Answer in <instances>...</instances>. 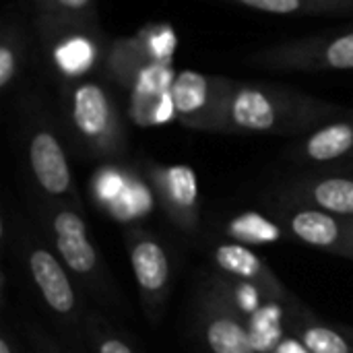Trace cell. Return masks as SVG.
<instances>
[{
	"label": "cell",
	"mask_w": 353,
	"mask_h": 353,
	"mask_svg": "<svg viewBox=\"0 0 353 353\" xmlns=\"http://www.w3.org/2000/svg\"><path fill=\"white\" fill-rule=\"evenodd\" d=\"M99 353H132V350L126 343H122L120 339H105L99 345Z\"/></svg>",
	"instance_id": "603a6c76"
},
{
	"label": "cell",
	"mask_w": 353,
	"mask_h": 353,
	"mask_svg": "<svg viewBox=\"0 0 353 353\" xmlns=\"http://www.w3.org/2000/svg\"><path fill=\"white\" fill-rule=\"evenodd\" d=\"M232 81L219 74L180 70L170 89L176 118L192 130H223Z\"/></svg>",
	"instance_id": "5b68a950"
},
{
	"label": "cell",
	"mask_w": 353,
	"mask_h": 353,
	"mask_svg": "<svg viewBox=\"0 0 353 353\" xmlns=\"http://www.w3.org/2000/svg\"><path fill=\"white\" fill-rule=\"evenodd\" d=\"M176 50L178 33L170 23H147L108 46L103 72L128 95L168 93L178 74L174 70Z\"/></svg>",
	"instance_id": "7a4b0ae2"
},
{
	"label": "cell",
	"mask_w": 353,
	"mask_h": 353,
	"mask_svg": "<svg viewBox=\"0 0 353 353\" xmlns=\"http://www.w3.org/2000/svg\"><path fill=\"white\" fill-rule=\"evenodd\" d=\"M122 188V180L118 174H103L99 180V192L103 196H116Z\"/></svg>",
	"instance_id": "7402d4cb"
},
{
	"label": "cell",
	"mask_w": 353,
	"mask_h": 353,
	"mask_svg": "<svg viewBox=\"0 0 353 353\" xmlns=\"http://www.w3.org/2000/svg\"><path fill=\"white\" fill-rule=\"evenodd\" d=\"M207 341L213 353H256L252 337L232 319H217L207 329Z\"/></svg>",
	"instance_id": "e0dca14e"
},
{
	"label": "cell",
	"mask_w": 353,
	"mask_h": 353,
	"mask_svg": "<svg viewBox=\"0 0 353 353\" xmlns=\"http://www.w3.org/2000/svg\"><path fill=\"white\" fill-rule=\"evenodd\" d=\"M29 165L37 180V184L43 188V192L52 196H62L70 190L72 178L66 153L48 126H37L29 137Z\"/></svg>",
	"instance_id": "52a82bcc"
},
{
	"label": "cell",
	"mask_w": 353,
	"mask_h": 353,
	"mask_svg": "<svg viewBox=\"0 0 353 353\" xmlns=\"http://www.w3.org/2000/svg\"><path fill=\"white\" fill-rule=\"evenodd\" d=\"M217 265L242 279H256L263 275V263L261 259L242 244H223L215 250Z\"/></svg>",
	"instance_id": "d6986e66"
},
{
	"label": "cell",
	"mask_w": 353,
	"mask_h": 353,
	"mask_svg": "<svg viewBox=\"0 0 353 353\" xmlns=\"http://www.w3.org/2000/svg\"><path fill=\"white\" fill-rule=\"evenodd\" d=\"M0 353H12L8 343H6V339H0Z\"/></svg>",
	"instance_id": "d4e9b609"
},
{
	"label": "cell",
	"mask_w": 353,
	"mask_h": 353,
	"mask_svg": "<svg viewBox=\"0 0 353 353\" xmlns=\"http://www.w3.org/2000/svg\"><path fill=\"white\" fill-rule=\"evenodd\" d=\"M39 39L68 27L93 25L97 21V0H31Z\"/></svg>",
	"instance_id": "ba28073f"
},
{
	"label": "cell",
	"mask_w": 353,
	"mask_h": 353,
	"mask_svg": "<svg viewBox=\"0 0 353 353\" xmlns=\"http://www.w3.org/2000/svg\"><path fill=\"white\" fill-rule=\"evenodd\" d=\"M62 97L70 128L81 143L99 155L124 147V122L110 87L99 77L62 83Z\"/></svg>",
	"instance_id": "3957f363"
},
{
	"label": "cell",
	"mask_w": 353,
	"mask_h": 353,
	"mask_svg": "<svg viewBox=\"0 0 353 353\" xmlns=\"http://www.w3.org/2000/svg\"><path fill=\"white\" fill-rule=\"evenodd\" d=\"M277 17H353V0H221Z\"/></svg>",
	"instance_id": "7c38bea8"
},
{
	"label": "cell",
	"mask_w": 353,
	"mask_h": 353,
	"mask_svg": "<svg viewBox=\"0 0 353 353\" xmlns=\"http://www.w3.org/2000/svg\"><path fill=\"white\" fill-rule=\"evenodd\" d=\"M279 353H310L306 347L298 345L296 341H285L279 345Z\"/></svg>",
	"instance_id": "cb8c5ba5"
},
{
	"label": "cell",
	"mask_w": 353,
	"mask_h": 353,
	"mask_svg": "<svg viewBox=\"0 0 353 353\" xmlns=\"http://www.w3.org/2000/svg\"><path fill=\"white\" fill-rule=\"evenodd\" d=\"M306 159L316 163L337 161L353 153V118H333L314 128L302 143Z\"/></svg>",
	"instance_id": "8fae6325"
},
{
	"label": "cell",
	"mask_w": 353,
	"mask_h": 353,
	"mask_svg": "<svg viewBox=\"0 0 353 353\" xmlns=\"http://www.w3.org/2000/svg\"><path fill=\"white\" fill-rule=\"evenodd\" d=\"M52 68L62 83L93 77L105 60L108 46L101 43L99 23L68 27L41 39Z\"/></svg>",
	"instance_id": "8992f818"
},
{
	"label": "cell",
	"mask_w": 353,
	"mask_h": 353,
	"mask_svg": "<svg viewBox=\"0 0 353 353\" xmlns=\"http://www.w3.org/2000/svg\"><path fill=\"white\" fill-rule=\"evenodd\" d=\"M304 347L310 353H350L345 339L325 327H312L304 333Z\"/></svg>",
	"instance_id": "44dd1931"
},
{
	"label": "cell",
	"mask_w": 353,
	"mask_h": 353,
	"mask_svg": "<svg viewBox=\"0 0 353 353\" xmlns=\"http://www.w3.org/2000/svg\"><path fill=\"white\" fill-rule=\"evenodd\" d=\"M230 232L246 242H256V244H265V242H275L279 240V230L277 225H273L269 219L256 215V213H246L238 219L232 221Z\"/></svg>",
	"instance_id": "ffe728a7"
},
{
	"label": "cell",
	"mask_w": 353,
	"mask_h": 353,
	"mask_svg": "<svg viewBox=\"0 0 353 353\" xmlns=\"http://www.w3.org/2000/svg\"><path fill=\"white\" fill-rule=\"evenodd\" d=\"M159 184L163 194L180 209H190L199 199V180L190 165H168L159 170Z\"/></svg>",
	"instance_id": "9a60e30c"
},
{
	"label": "cell",
	"mask_w": 353,
	"mask_h": 353,
	"mask_svg": "<svg viewBox=\"0 0 353 353\" xmlns=\"http://www.w3.org/2000/svg\"><path fill=\"white\" fill-rule=\"evenodd\" d=\"M246 62L273 72L353 70V27L273 43L250 54Z\"/></svg>",
	"instance_id": "277c9868"
},
{
	"label": "cell",
	"mask_w": 353,
	"mask_h": 353,
	"mask_svg": "<svg viewBox=\"0 0 353 353\" xmlns=\"http://www.w3.org/2000/svg\"><path fill=\"white\" fill-rule=\"evenodd\" d=\"M341 108L314 95L265 83L232 81L223 130L225 132H300L304 128L329 122Z\"/></svg>",
	"instance_id": "6da1fadb"
},
{
	"label": "cell",
	"mask_w": 353,
	"mask_h": 353,
	"mask_svg": "<svg viewBox=\"0 0 353 353\" xmlns=\"http://www.w3.org/2000/svg\"><path fill=\"white\" fill-rule=\"evenodd\" d=\"M56 246L64 263L74 273H91L97 265V254L87 238L85 221L74 211H60L54 219Z\"/></svg>",
	"instance_id": "9c48e42d"
},
{
	"label": "cell",
	"mask_w": 353,
	"mask_h": 353,
	"mask_svg": "<svg viewBox=\"0 0 353 353\" xmlns=\"http://www.w3.org/2000/svg\"><path fill=\"white\" fill-rule=\"evenodd\" d=\"M29 269L46 304L58 314H68L74 308V292L56 256L48 250H33L29 256Z\"/></svg>",
	"instance_id": "30bf717a"
},
{
	"label": "cell",
	"mask_w": 353,
	"mask_h": 353,
	"mask_svg": "<svg viewBox=\"0 0 353 353\" xmlns=\"http://www.w3.org/2000/svg\"><path fill=\"white\" fill-rule=\"evenodd\" d=\"M130 263L137 281L147 292H159L170 277V263L165 250L153 240H141L130 250Z\"/></svg>",
	"instance_id": "5bb4252c"
},
{
	"label": "cell",
	"mask_w": 353,
	"mask_h": 353,
	"mask_svg": "<svg viewBox=\"0 0 353 353\" xmlns=\"http://www.w3.org/2000/svg\"><path fill=\"white\" fill-rule=\"evenodd\" d=\"M312 199L319 207L331 213H353V180L350 178H325L312 186Z\"/></svg>",
	"instance_id": "ac0fdd59"
},
{
	"label": "cell",
	"mask_w": 353,
	"mask_h": 353,
	"mask_svg": "<svg viewBox=\"0 0 353 353\" xmlns=\"http://www.w3.org/2000/svg\"><path fill=\"white\" fill-rule=\"evenodd\" d=\"M292 232L306 244L331 246L339 238L337 221L323 211H300L292 217Z\"/></svg>",
	"instance_id": "2e32d148"
},
{
	"label": "cell",
	"mask_w": 353,
	"mask_h": 353,
	"mask_svg": "<svg viewBox=\"0 0 353 353\" xmlns=\"http://www.w3.org/2000/svg\"><path fill=\"white\" fill-rule=\"evenodd\" d=\"M27 62V33L19 19L6 17L0 29V89L10 91Z\"/></svg>",
	"instance_id": "4fadbf2b"
}]
</instances>
